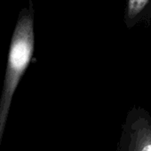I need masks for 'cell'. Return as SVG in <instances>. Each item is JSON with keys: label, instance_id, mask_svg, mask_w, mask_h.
I'll return each instance as SVG.
<instances>
[{"label": "cell", "instance_id": "obj_1", "mask_svg": "<svg viewBox=\"0 0 151 151\" xmlns=\"http://www.w3.org/2000/svg\"><path fill=\"white\" fill-rule=\"evenodd\" d=\"M29 7L21 11L12 37L3 88L0 97V147L5 132L13 97L25 74L35 48L34 9L31 0Z\"/></svg>", "mask_w": 151, "mask_h": 151}, {"label": "cell", "instance_id": "obj_2", "mask_svg": "<svg viewBox=\"0 0 151 151\" xmlns=\"http://www.w3.org/2000/svg\"><path fill=\"white\" fill-rule=\"evenodd\" d=\"M149 0H128L125 10V16L128 20L135 19L147 7Z\"/></svg>", "mask_w": 151, "mask_h": 151}, {"label": "cell", "instance_id": "obj_3", "mask_svg": "<svg viewBox=\"0 0 151 151\" xmlns=\"http://www.w3.org/2000/svg\"><path fill=\"white\" fill-rule=\"evenodd\" d=\"M142 151H151V145L146 146V147L142 149Z\"/></svg>", "mask_w": 151, "mask_h": 151}]
</instances>
